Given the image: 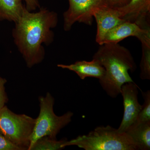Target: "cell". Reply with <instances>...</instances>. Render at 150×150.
Here are the masks:
<instances>
[{
	"label": "cell",
	"mask_w": 150,
	"mask_h": 150,
	"mask_svg": "<svg viewBox=\"0 0 150 150\" xmlns=\"http://www.w3.org/2000/svg\"><path fill=\"white\" fill-rule=\"evenodd\" d=\"M56 13L45 8L33 12L26 7L15 23L12 36L15 44L27 67L32 68L41 63L45 56L43 44L49 46L54 41L52 29L58 24Z\"/></svg>",
	"instance_id": "obj_1"
},
{
	"label": "cell",
	"mask_w": 150,
	"mask_h": 150,
	"mask_svg": "<svg viewBox=\"0 0 150 150\" xmlns=\"http://www.w3.org/2000/svg\"><path fill=\"white\" fill-rule=\"evenodd\" d=\"M93 59L104 67L103 78L100 84L108 96L115 98L120 94L123 84L134 82L129 71L137 69L136 62L129 49L118 43H105L100 45Z\"/></svg>",
	"instance_id": "obj_2"
},
{
	"label": "cell",
	"mask_w": 150,
	"mask_h": 150,
	"mask_svg": "<svg viewBox=\"0 0 150 150\" xmlns=\"http://www.w3.org/2000/svg\"><path fill=\"white\" fill-rule=\"evenodd\" d=\"M76 146L85 150H137L136 145L126 132L120 133L112 126L97 127L88 134L66 140L62 147Z\"/></svg>",
	"instance_id": "obj_3"
},
{
	"label": "cell",
	"mask_w": 150,
	"mask_h": 150,
	"mask_svg": "<svg viewBox=\"0 0 150 150\" xmlns=\"http://www.w3.org/2000/svg\"><path fill=\"white\" fill-rule=\"evenodd\" d=\"M39 101L40 112L35 120L28 150L41 137L48 136L56 139L57 134L71 121L74 115L71 111H68L61 116L56 115L54 111V98L49 92L45 97L40 96Z\"/></svg>",
	"instance_id": "obj_4"
},
{
	"label": "cell",
	"mask_w": 150,
	"mask_h": 150,
	"mask_svg": "<svg viewBox=\"0 0 150 150\" xmlns=\"http://www.w3.org/2000/svg\"><path fill=\"white\" fill-rule=\"evenodd\" d=\"M35 120L25 114H16L4 106L0 110V133L22 150H28Z\"/></svg>",
	"instance_id": "obj_5"
},
{
	"label": "cell",
	"mask_w": 150,
	"mask_h": 150,
	"mask_svg": "<svg viewBox=\"0 0 150 150\" xmlns=\"http://www.w3.org/2000/svg\"><path fill=\"white\" fill-rule=\"evenodd\" d=\"M69 7L63 14L64 28L69 31L76 22L92 25L95 13L100 8L109 6L108 0H69Z\"/></svg>",
	"instance_id": "obj_6"
},
{
	"label": "cell",
	"mask_w": 150,
	"mask_h": 150,
	"mask_svg": "<svg viewBox=\"0 0 150 150\" xmlns=\"http://www.w3.org/2000/svg\"><path fill=\"white\" fill-rule=\"evenodd\" d=\"M139 86L134 82L123 84L121 93L123 96L124 112L123 119L118 131L126 132L128 128L135 123L142 108L138 99Z\"/></svg>",
	"instance_id": "obj_7"
},
{
	"label": "cell",
	"mask_w": 150,
	"mask_h": 150,
	"mask_svg": "<svg viewBox=\"0 0 150 150\" xmlns=\"http://www.w3.org/2000/svg\"><path fill=\"white\" fill-rule=\"evenodd\" d=\"M116 8L121 18L150 29V0H130L126 5Z\"/></svg>",
	"instance_id": "obj_8"
},
{
	"label": "cell",
	"mask_w": 150,
	"mask_h": 150,
	"mask_svg": "<svg viewBox=\"0 0 150 150\" xmlns=\"http://www.w3.org/2000/svg\"><path fill=\"white\" fill-rule=\"evenodd\" d=\"M130 36L137 38L142 44L150 46V29H143L136 23L128 21L123 22L108 33L102 44L118 43Z\"/></svg>",
	"instance_id": "obj_9"
},
{
	"label": "cell",
	"mask_w": 150,
	"mask_h": 150,
	"mask_svg": "<svg viewBox=\"0 0 150 150\" xmlns=\"http://www.w3.org/2000/svg\"><path fill=\"white\" fill-rule=\"evenodd\" d=\"M97 30L96 40L102 45L105 36L115 26L126 21L121 18L118 10L109 6L103 7L96 11L94 14Z\"/></svg>",
	"instance_id": "obj_10"
},
{
	"label": "cell",
	"mask_w": 150,
	"mask_h": 150,
	"mask_svg": "<svg viewBox=\"0 0 150 150\" xmlns=\"http://www.w3.org/2000/svg\"><path fill=\"white\" fill-rule=\"evenodd\" d=\"M57 67L74 72L82 80L87 77H93L100 80L104 77L105 73L104 67L93 59L90 62L78 61L70 65L60 64L57 65Z\"/></svg>",
	"instance_id": "obj_11"
},
{
	"label": "cell",
	"mask_w": 150,
	"mask_h": 150,
	"mask_svg": "<svg viewBox=\"0 0 150 150\" xmlns=\"http://www.w3.org/2000/svg\"><path fill=\"white\" fill-rule=\"evenodd\" d=\"M126 132L133 140L137 150L150 149V122H135Z\"/></svg>",
	"instance_id": "obj_12"
},
{
	"label": "cell",
	"mask_w": 150,
	"mask_h": 150,
	"mask_svg": "<svg viewBox=\"0 0 150 150\" xmlns=\"http://www.w3.org/2000/svg\"><path fill=\"white\" fill-rule=\"evenodd\" d=\"M22 0H0V21L15 23L25 8Z\"/></svg>",
	"instance_id": "obj_13"
},
{
	"label": "cell",
	"mask_w": 150,
	"mask_h": 150,
	"mask_svg": "<svg viewBox=\"0 0 150 150\" xmlns=\"http://www.w3.org/2000/svg\"><path fill=\"white\" fill-rule=\"evenodd\" d=\"M67 139L57 141L48 136L41 137L36 141L29 150H57L64 149L62 145Z\"/></svg>",
	"instance_id": "obj_14"
},
{
	"label": "cell",
	"mask_w": 150,
	"mask_h": 150,
	"mask_svg": "<svg viewBox=\"0 0 150 150\" xmlns=\"http://www.w3.org/2000/svg\"><path fill=\"white\" fill-rule=\"evenodd\" d=\"M142 54L140 63V77L142 80L150 79V46L142 44Z\"/></svg>",
	"instance_id": "obj_15"
},
{
	"label": "cell",
	"mask_w": 150,
	"mask_h": 150,
	"mask_svg": "<svg viewBox=\"0 0 150 150\" xmlns=\"http://www.w3.org/2000/svg\"><path fill=\"white\" fill-rule=\"evenodd\" d=\"M144 103L142 105V109L135 122L145 123L150 122V91L144 92L141 89Z\"/></svg>",
	"instance_id": "obj_16"
},
{
	"label": "cell",
	"mask_w": 150,
	"mask_h": 150,
	"mask_svg": "<svg viewBox=\"0 0 150 150\" xmlns=\"http://www.w3.org/2000/svg\"><path fill=\"white\" fill-rule=\"evenodd\" d=\"M0 150H22L12 143L0 133Z\"/></svg>",
	"instance_id": "obj_17"
},
{
	"label": "cell",
	"mask_w": 150,
	"mask_h": 150,
	"mask_svg": "<svg viewBox=\"0 0 150 150\" xmlns=\"http://www.w3.org/2000/svg\"><path fill=\"white\" fill-rule=\"evenodd\" d=\"M6 82L7 81L5 79L0 77V110L5 106V105L8 101L5 88V85Z\"/></svg>",
	"instance_id": "obj_18"
},
{
	"label": "cell",
	"mask_w": 150,
	"mask_h": 150,
	"mask_svg": "<svg viewBox=\"0 0 150 150\" xmlns=\"http://www.w3.org/2000/svg\"><path fill=\"white\" fill-rule=\"evenodd\" d=\"M25 4V7L28 10L33 11L36 10L37 8H40V6L38 0H22Z\"/></svg>",
	"instance_id": "obj_19"
},
{
	"label": "cell",
	"mask_w": 150,
	"mask_h": 150,
	"mask_svg": "<svg viewBox=\"0 0 150 150\" xmlns=\"http://www.w3.org/2000/svg\"><path fill=\"white\" fill-rule=\"evenodd\" d=\"M130 0H108L109 6L110 7L118 8L126 5Z\"/></svg>",
	"instance_id": "obj_20"
}]
</instances>
